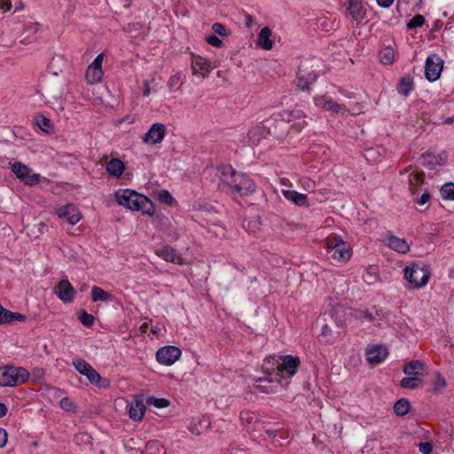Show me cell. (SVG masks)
<instances>
[{"mask_svg": "<svg viewBox=\"0 0 454 454\" xmlns=\"http://www.w3.org/2000/svg\"><path fill=\"white\" fill-rule=\"evenodd\" d=\"M56 212L61 218H64L70 225H77L83 218V215L77 206L70 203L59 208Z\"/></svg>", "mask_w": 454, "mask_h": 454, "instance_id": "obj_12", "label": "cell"}, {"mask_svg": "<svg viewBox=\"0 0 454 454\" xmlns=\"http://www.w3.org/2000/svg\"><path fill=\"white\" fill-rule=\"evenodd\" d=\"M73 365L82 375H85L90 381L92 385L101 389H105L109 386V382L101 377V375L85 360L80 359H75L73 361Z\"/></svg>", "mask_w": 454, "mask_h": 454, "instance_id": "obj_6", "label": "cell"}, {"mask_svg": "<svg viewBox=\"0 0 454 454\" xmlns=\"http://www.w3.org/2000/svg\"><path fill=\"white\" fill-rule=\"evenodd\" d=\"M91 297H92V300L94 302L108 301L111 298L108 293H107L103 289L98 287H92Z\"/></svg>", "mask_w": 454, "mask_h": 454, "instance_id": "obj_29", "label": "cell"}, {"mask_svg": "<svg viewBox=\"0 0 454 454\" xmlns=\"http://www.w3.org/2000/svg\"><path fill=\"white\" fill-rule=\"evenodd\" d=\"M351 257V249L347 246H342L339 249H336L333 255V258L335 261L339 263H345L349 261Z\"/></svg>", "mask_w": 454, "mask_h": 454, "instance_id": "obj_26", "label": "cell"}, {"mask_svg": "<svg viewBox=\"0 0 454 454\" xmlns=\"http://www.w3.org/2000/svg\"><path fill=\"white\" fill-rule=\"evenodd\" d=\"M155 254L160 259H163L168 263H175V264H184L185 261L182 258L181 255L177 252L176 249L171 247H163V249L156 250Z\"/></svg>", "mask_w": 454, "mask_h": 454, "instance_id": "obj_16", "label": "cell"}, {"mask_svg": "<svg viewBox=\"0 0 454 454\" xmlns=\"http://www.w3.org/2000/svg\"><path fill=\"white\" fill-rule=\"evenodd\" d=\"M440 194L444 200L446 201H454V183H447L441 187Z\"/></svg>", "mask_w": 454, "mask_h": 454, "instance_id": "obj_30", "label": "cell"}, {"mask_svg": "<svg viewBox=\"0 0 454 454\" xmlns=\"http://www.w3.org/2000/svg\"><path fill=\"white\" fill-rule=\"evenodd\" d=\"M181 349L176 346H164L156 352L158 363L164 367H172L181 357Z\"/></svg>", "mask_w": 454, "mask_h": 454, "instance_id": "obj_8", "label": "cell"}, {"mask_svg": "<svg viewBox=\"0 0 454 454\" xmlns=\"http://www.w3.org/2000/svg\"><path fill=\"white\" fill-rule=\"evenodd\" d=\"M106 169L109 175L113 177H118L122 176V174L125 173V163L118 159H113L112 161H110L109 163H108Z\"/></svg>", "mask_w": 454, "mask_h": 454, "instance_id": "obj_21", "label": "cell"}, {"mask_svg": "<svg viewBox=\"0 0 454 454\" xmlns=\"http://www.w3.org/2000/svg\"><path fill=\"white\" fill-rule=\"evenodd\" d=\"M61 407L63 410L67 411L76 412L77 411V407L74 402L71 401L68 397H64L61 401Z\"/></svg>", "mask_w": 454, "mask_h": 454, "instance_id": "obj_36", "label": "cell"}, {"mask_svg": "<svg viewBox=\"0 0 454 454\" xmlns=\"http://www.w3.org/2000/svg\"><path fill=\"white\" fill-rule=\"evenodd\" d=\"M368 362L371 365L383 363L389 356V349L383 345H369L366 351Z\"/></svg>", "mask_w": 454, "mask_h": 454, "instance_id": "obj_11", "label": "cell"}, {"mask_svg": "<svg viewBox=\"0 0 454 454\" xmlns=\"http://www.w3.org/2000/svg\"><path fill=\"white\" fill-rule=\"evenodd\" d=\"M271 36H272L271 29L267 27L263 28L260 31L259 40H258L259 46L264 50H271L273 48V42L271 40Z\"/></svg>", "mask_w": 454, "mask_h": 454, "instance_id": "obj_22", "label": "cell"}, {"mask_svg": "<svg viewBox=\"0 0 454 454\" xmlns=\"http://www.w3.org/2000/svg\"><path fill=\"white\" fill-rule=\"evenodd\" d=\"M283 195L287 200L293 201L297 205H307V197L304 195H302L296 191H289V190H284Z\"/></svg>", "mask_w": 454, "mask_h": 454, "instance_id": "obj_24", "label": "cell"}, {"mask_svg": "<svg viewBox=\"0 0 454 454\" xmlns=\"http://www.w3.org/2000/svg\"><path fill=\"white\" fill-rule=\"evenodd\" d=\"M149 403L156 408L163 409L170 406V402L168 401L165 398H155V397H150L149 399Z\"/></svg>", "mask_w": 454, "mask_h": 454, "instance_id": "obj_35", "label": "cell"}, {"mask_svg": "<svg viewBox=\"0 0 454 454\" xmlns=\"http://www.w3.org/2000/svg\"><path fill=\"white\" fill-rule=\"evenodd\" d=\"M30 374L22 368L5 366L0 368V386L17 387L23 385L29 380Z\"/></svg>", "mask_w": 454, "mask_h": 454, "instance_id": "obj_3", "label": "cell"}, {"mask_svg": "<svg viewBox=\"0 0 454 454\" xmlns=\"http://www.w3.org/2000/svg\"><path fill=\"white\" fill-rule=\"evenodd\" d=\"M299 365V359L290 355L283 357H270L264 360L263 370L268 375L286 379L296 374Z\"/></svg>", "mask_w": 454, "mask_h": 454, "instance_id": "obj_2", "label": "cell"}, {"mask_svg": "<svg viewBox=\"0 0 454 454\" xmlns=\"http://www.w3.org/2000/svg\"><path fill=\"white\" fill-rule=\"evenodd\" d=\"M26 321V316L18 312H13L5 309L0 303V325H5L11 322H22Z\"/></svg>", "mask_w": 454, "mask_h": 454, "instance_id": "obj_17", "label": "cell"}, {"mask_svg": "<svg viewBox=\"0 0 454 454\" xmlns=\"http://www.w3.org/2000/svg\"><path fill=\"white\" fill-rule=\"evenodd\" d=\"M411 404L410 402L405 399V398H402L400 400L396 403L395 407H394V411L396 413L397 416H405L407 415V413L410 411L411 410Z\"/></svg>", "mask_w": 454, "mask_h": 454, "instance_id": "obj_27", "label": "cell"}, {"mask_svg": "<svg viewBox=\"0 0 454 454\" xmlns=\"http://www.w3.org/2000/svg\"><path fill=\"white\" fill-rule=\"evenodd\" d=\"M212 63L210 60L199 55H192V69L195 76L207 77L212 69Z\"/></svg>", "mask_w": 454, "mask_h": 454, "instance_id": "obj_13", "label": "cell"}, {"mask_svg": "<svg viewBox=\"0 0 454 454\" xmlns=\"http://www.w3.org/2000/svg\"><path fill=\"white\" fill-rule=\"evenodd\" d=\"M7 439H8L7 432L4 429L0 428V448L5 447L7 444Z\"/></svg>", "mask_w": 454, "mask_h": 454, "instance_id": "obj_40", "label": "cell"}, {"mask_svg": "<svg viewBox=\"0 0 454 454\" xmlns=\"http://www.w3.org/2000/svg\"><path fill=\"white\" fill-rule=\"evenodd\" d=\"M394 1L393 0H383V1H380L378 0L377 5H380L381 7H389L390 5H393Z\"/></svg>", "mask_w": 454, "mask_h": 454, "instance_id": "obj_42", "label": "cell"}, {"mask_svg": "<svg viewBox=\"0 0 454 454\" xmlns=\"http://www.w3.org/2000/svg\"><path fill=\"white\" fill-rule=\"evenodd\" d=\"M432 450H433V447L430 443L426 442L420 445V451L423 454H431L432 453Z\"/></svg>", "mask_w": 454, "mask_h": 454, "instance_id": "obj_41", "label": "cell"}, {"mask_svg": "<svg viewBox=\"0 0 454 454\" xmlns=\"http://www.w3.org/2000/svg\"><path fill=\"white\" fill-rule=\"evenodd\" d=\"M158 199L162 201L163 203H164V204H167V205L169 206L174 205V203H175V199H174L173 195H172L169 192L166 191V190H163V191L159 193V195H158Z\"/></svg>", "mask_w": 454, "mask_h": 454, "instance_id": "obj_33", "label": "cell"}, {"mask_svg": "<svg viewBox=\"0 0 454 454\" xmlns=\"http://www.w3.org/2000/svg\"><path fill=\"white\" fill-rule=\"evenodd\" d=\"M405 278L413 287L425 286L431 278V271L424 263L414 262L407 265L404 271Z\"/></svg>", "mask_w": 454, "mask_h": 454, "instance_id": "obj_5", "label": "cell"}, {"mask_svg": "<svg viewBox=\"0 0 454 454\" xmlns=\"http://www.w3.org/2000/svg\"><path fill=\"white\" fill-rule=\"evenodd\" d=\"M206 42L210 43L212 46H215V47H220L223 44L222 40L218 39L217 37H216V36H208L206 38Z\"/></svg>", "mask_w": 454, "mask_h": 454, "instance_id": "obj_39", "label": "cell"}, {"mask_svg": "<svg viewBox=\"0 0 454 454\" xmlns=\"http://www.w3.org/2000/svg\"><path fill=\"white\" fill-rule=\"evenodd\" d=\"M147 408L141 400H136L130 409V417L134 421H140L144 418Z\"/></svg>", "mask_w": 454, "mask_h": 454, "instance_id": "obj_19", "label": "cell"}, {"mask_svg": "<svg viewBox=\"0 0 454 454\" xmlns=\"http://www.w3.org/2000/svg\"><path fill=\"white\" fill-rule=\"evenodd\" d=\"M7 413V407L3 403H0V419L5 417Z\"/></svg>", "mask_w": 454, "mask_h": 454, "instance_id": "obj_44", "label": "cell"}, {"mask_svg": "<svg viewBox=\"0 0 454 454\" xmlns=\"http://www.w3.org/2000/svg\"><path fill=\"white\" fill-rule=\"evenodd\" d=\"M421 384V379L417 377L405 378L401 382L402 387L406 389H417Z\"/></svg>", "mask_w": 454, "mask_h": 454, "instance_id": "obj_31", "label": "cell"}, {"mask_svg": "<svg viewBox=\"0 0 454 454\" xmlns=\"http://www.w3.org/2000/svg\"><path fill=\"white\" fill-rule=\"evenodd\" d=\"M115 201L119 205L130 211H140L144 214L153 216L155 207L149 197L131 189H119L115 192Z\"/></svg>", "mask_w": 454, "mask_h": 454, "instance_id": "obj_1", "label": "cell"}, {"mask_svg": "<svg viewBox=\"0 0 454 454\" xmlns=\"http://www.w3.org/2000/svg\"><path fill=\"white\" fill-rule=\"evenodd\" d=\"M424 23H425V18L422 15H417L409 22V23L407 24V27L409 29H417V28L421 27Z\"/></svg>", "mask_w": 454, "mask_h": 454, "instance_id": "obj_37", "label": "cell"}, {"mask_svg": "<svg viewBox=\"0 0 454 454\" xmlns=\"http://www.w3.org/2000/svg\"><path fill=\"white\" fill-rule=\"evenodd\" d=\"M430 201V194L429 193H424L421 197V201H420V204L421 205H423L427 203L428 201Z\"/></svg>", "mask_w": 454, "mask_h": 454, "instance_id": "obj_43", "label": "cell"}, {"mask_svg": "<svg viewBox=\"0 0 454 454\" xmlns=\"http://www.w3.org/2000/svg\"><path fill=\"white\" fill-rule=\"evenodd\" d=\"M34 122H35V125L45 133H52L54 130L53 122L44 115H37L34 119Z\"/></svg>", "mask_w": 454, "mask_h": 454, "instance_id": "obj_23", "label": "cell"}, {"mask_svg": "<svg viewBox=\"0 0 454 454\" xmlns=\"http://www.w3.org/2000/svg\"><path fill=\"white\" fill-rule=\"evenodd\" d=\"M212 29H213V31L215 33L219 35V36H222V37H227L229 35V32L226 30L225 27L222 24L218 23V22H216V23L213 25Z\"/></svg>", "mask_w": 454, "mask_h": 454, "instance_id": "obj_38", "label": "cell"}, {"mask_svg": "<svg viewBox=\"0 0 454 454\" xmlns=\"http://www.w3.org/2000/svg\"><path fill=\"white\" fill-rule=\"evenodd\" d=\"M444 68V61L438 54L434 53L430 55L425 64V77L431 83L439 79Z\"/></svg>", "mask_w": 454, "mask_h": 454, "instance_id": "obj_7", "label": "cell"}, {"mask_svg": "<svg viewBox=\"0 0 454 454\" xmlns=\"http://www.w3.org/2000/svg\"><path fill=\"white\" fill-rule=\"evenodd\" d=\"M379 58H380L381 63L384 64V65L391 64L393 61H394V59H395V52H394L393 48L386 47L383 49L382 52L380 53V55H379Z\"/></svg>", "mask_w": 454, "mask_h": 454, "instance_id": "obj_28", "label": "cell"}, {"mask_svg": "<svg viewBox=\"0 0 454 454\" xmlns=\"http://www.w3.org/2000/svg\"><path fill=\"white\" fill-rule=\"evenodd\" d=\"M77 318H78L79 321H81V323L83 325L88 326V327L91 326V325H93V323H94V317L91 315V314H89V313L86 311H79Z\"/></svg>", "mask_w": 454, "mask_h": 454, "instance_id": "obj_32", "label": "cell"}, {"mask_svg": "<svg viewBox=\"0 0 454 454\" xmlns=\"http://www.w3.org/2000/svg\"><path fill=\"white\" fill-rule=\"evenodd\" d=\"M389 248L397 253L405 254L410 251V246L406 240L392 236L389 241Z\"/></svg>", "mask_w": 454, "mask_h": 454, "instance_id": "obj_20", "label": "cell"}, {"mask_svg": "<svg viewBox=\"0 0 454 454\" xmlns=\"http://www.w3.org/2000/svg\"><path fill=\"white\" fill-rule=\"evenodd\" d=\"M227 168L228 170L226 167L222 168L220 172L230 186L235 187L237 191L244 195H250L255 191L256 186L253 180L244 175L243 173L235 172L233 168L229 166Z\"/></svg>", "mask_w": 454, "mask_h": 454, "instance_id": "obj_4", "label": "cell"}, {"mask_svg": "<svg viewBox=\"0 0 454 454\" xmlns=\"http://www.w3.org/2000/svg\"><path fill=\"white\" fill-rule=\"evenodd\" d=\"M183 75L181 73H177L174 77H172V79L169 82V87L172 91L177 90L182 85V80H183Z\"/></svg>", "mask_w": 454, "mask_h": 454, "instance_id": "obj_34", "label": "cell"}, {"mask_svg": "<svg viewBox=\"0 0 454 454\" xmlns=\"http://www.w3.org/2000/svg\"><path fill=\"white\" fill-rule=\"evenodd\" d=\"M404 373L410 376H421L425 374V367L420 361L413 360L404 367Z\"/></svg>", "mask_w": 454, "mask_h": 454, "instance_id": "obj_18", "label": "cell"}, {"mask_svg": "<svg viewBox=\"0 0 454 454\" xmlns=\"http://www.w3.org/2000/svg\"><path fill=\"white\" fill-rule=\"evenodd\" d=\"M413 88V80L412 77H402L401 79L398 82L397 85V91L402 95L407 96Z\"/></svg>", "mask_w": 454, "mask_h": 454, "instance_id": "obj_25", "label": "cell"}, {"mask_svg": "<svg viewBox=\"0 0 454 454\" xmlns=\"http://www.w3.org/2000/svg\"><path fill=\"white\" fill-rule=\"evenodd\" d=\"M12 171L16 175V177L29 186L38 185L40 182L39 175L34 173L30 169L22 163H14L12 165Z\"/></svg>", "mask_w": 454, "mask_h": 454, "instance_id": "obj_10", "label": "cell"}, {"mask_svg": "<svg viewBox=\"0 0 454 454\" xmlns=\"http://www.w3.org/2000/svg\"><path fill=\"white\" fill-rule=\"evenodd\" d=\"M56 295L60 300L68 303L74 301L76 290L72 286L71 283L67 280H63L59 282L56 286Z\"/></svg>", "mask_w": 454, "mask_h": 454, "instance_id": "obj_15", "label": "cell"}, {"mask_svg": "<svg viewBox=\"0 0 454 454\" xmlns=\"http://www.w3.org/2000/svg\"><path fill=\"white\" fill-rule=\"evenodd\" d=\"M167 130L162 124H154L144 136V142L149 145L160 144L165 138Z\"/></svg>", "mask_w": 454, "mask_h": 454, "instance_id": "obj_14", "label": "cell"}, {"mask_svg": "<svg viewBox=\"0 0 454 454\" xmlns=\"http://www.w3.org/2000/svg\"><path fill=\"white\" fill-rule=\"evenodd\" d=\"M103 61H104V53L98 55V57L96 58L87 68L86 79L88 84L97 85L103 80V77H104V72L102 69Z\"/></svg>", "mask_w": 454, "mask_h": 454, "instance_id": "obj_9", "label": "cell"}]
</instances>
